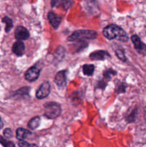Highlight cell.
<instances>
[{"mask_svg": "<svg viewBox=\"0 0 146 147\" xmlns=\"http://www.w3.org/2000/svg\"><path fill=\"white\" fill-rule=\"evenodd\" d=\"M103 35L108 40L116 39L121 42H127L129 37L126 32L116 24H109L103 29Z\"/></svg>", "mask_w": 146, "mask_h": 147, "instance_id": "1", "label": "cell"}, {"mask_svg": "<svg viewBox=\"0 0 146 147\" xmlns=\"http://www.w3.org/2000/svg\"><path fill=\"white\" fill-rule=\"evenodd\" d=\"M97 37V33L91 30H78L74 31L67 40L70 42H81L84 40H92Z\"/></svg>", "mask_w": 146, "mask_h": 147, "instance_id": "2", "label": "cell"}, {"mask_svg": "<svg viewBox=\"0 0 146 147\" xmlns=\"http://www.w3.org/2000/svg\"><path fill=\"white\" fill-rule=\"evenodd\" d=\"M44 116L47 119H54L58 117L62 111L61 106L56 102H48L44 105Z\"/></svg>", "mask_w": 146, "mask_h": 147, "instance_id": "3", "label": "cell"}, {"mask_svg": "<svg viewBox=\"0 0 146 147\" xmlns=\"http://www.w3.org/2000/svg\"><path fill=\"white\" fill-rule=\"evenodd\" d=\"M132 42L134 45V47L137 53L142 55H146V45L141 41L140 37L137 34H134L131 37Z\"/></svg>", "mask_w": 146, "mask_h": 147, "instance_id": "4", "label": "cell"}, {"mask_svg": "<svg viewBox=\"0 0 146 147\" xmlns=\"http://www.w3.org/2000/svg\"><path fill=\"white\" fill-rule=\"evenodd\" d=\"M51 86L48 81H45L40 86L36 93V97L38 99H43L47 97L50 93Z\"/></svg>", "mask_w": 146, "mask_h": 147, "instance_id": "5", "label": "cell"}, {"mask_svg": "<svg viewBox=\"0 0 146 147\" xmlns=\"http://www.w3.org/2000/svg\"><path fill=\"white\" fill-rule=\"evenodd\" d=\"M14 37L17 40H26L29 37V32L23 26H17L14 31Z\"/></svg>", "mask_w": 146, "mask_h": 147, "instance_id": "6", "label": "cell"}, {"mask_svg": "<svg viewBox=\"0 0 146 147\" xmlns=\"http://www.w3.org/2000/svg\"><path fill=\"white\" fill-rule=\"evenodd\" d=\"M40 70L35 66L31 67L26 71L24 77L29 82L35 81L40 76Z\"/></svg>", "mask_w": 146, "mask_h": 147, "instance_id": "7", "label": "cell"}, {"mask_svg": "<svg viewBox=\"0 0 146 147\" xmlns=\"http://www.w3.org/2000/svg\"><path fill=\"white\" fill-rule=\"evenodd\" d=\"M72 3V0H51L52 7L62 8L65 11L70 8Z\"/></svg>", "mask_w": 146, "mask_h": 147, "instance_id": "8", "label": "cell"}, {"mask_svg": "<svg viewBox=\"0 0 146 147\" xmlns=\"http://www.w3.org/2000/svg\"><path fill=\"white\" fill-rule=\"evenodd\" d=\"M110 55L108 52L104 50H98L92 52L90 55V58L92 60H104L107 57H110Z\"/></svg>", "mask_w": 146, "mask_h": 147, "instance_id": "9", "label": "cell"}, {"mask_svg": "<svg viewBox=\"0 0 146 147\" xmlns=\"http://www.w3.org/2000/svg\"><path fill=\"white\" fill-rule=\"evenodd\" d=\"M47 17H48L49 22H50V23L51 24V25L52 26L54 29L58 28L59 25H60V23H61L62 18L60 16L56 14L55 13H54L53 11H50V12L48 13Z\"/></svg>", "mask_w": 146, "mask_h": 147, "instance_id": "10", "label": "cell"}, {"mask_svg": "<svg viewBox=\"0 0 146 147\" xmlns=\"http://www.w3.org/2000/svg\"><path fill=\"white\" fill-rule=\"evenodd\" d=\"M54 82L60 87H64L67 83V78H66L65 70H61L57 73L54 78Z\"/></svg>", "mask_w": 146, "mask_h": 147, "instance_id": "11", "label": "cell"}, {"mask_svg": "<svg viewBox=\"0 0 146 147\" xmlns=\"http://www.w3.org/2000/svg\"><path fill=\"white\" fill-rule=\"evenodd\" d=\"M11 50H12L13 53H14L16 55L21 56L24 53L25 46H24V44L22 41L18 40L13 44Z\"/></svg>", "mask_w": 146, "mask_h": 147, "instance_id": "12", "label": "cell"}, {"mask_svg": "<svg viewBox=\"0 0 146 147\" xmlns=\"http://www.w3.org/2000/svg\"><path fill=\"white\" fill-rule=\"evenodd\" d=\"M31 134V132L24 128H18L16 131V137L18 140H24Z\"/></svg>", "mask_w": 146, "mask_h": 147, "instance_id": "13", "label": "cell"}, {"mask_svg": "<svg viewBox=\"0 0 146 147\" xmlns=\"http://www.w3.org/2000/svg\"><path fill=\"white\" fill-rule=\"evenodd\" d=\"M1 22L4 24H5V32L8 33L9 32L11 31V30L13 27V21L10 17L7 16H4L1 19Z\"/></svg>", "mask_w": 146, "mask_h": 147, "instance_id": "14", "label": "cell"}, {"mask_svg": "<svg viewBox=\"0 0 146 147\" xmlns=\"http://www.w3.org/2000/svg\"><path fill=\"white\" fill-rule=\"evenodd\" d=\"M41 119L40 116H35L32 118L28 123V127L31 129H36L40 124Z\"/></svg>", "mask_w": 146, "mask_h": 147, "instance_id": "15", "label": "cell"}, {"mask_svg": "<svg viewBox=\"0 0 146 147\" xmlns=\"http://www.w3.org/2000/svg\"><path fill=\"white\" fill-rule=\"evenodd\" d=\"M94 71V66L92 64H86L84 65L82 67L83 74L85 76H90L93 74Z\"/></svg>", "mask_w": 146, "mask_h": 147, "instance_id": "16", "label": "cell"}, {"mask_svg": "<svg viewBox=\"0 0 146 147\" xmlns=\"http://www.w3.org/2000/svg\"><path fill=\"white\" fill-rule=\"evenodd\" d=\"M117 74V72L115 70H114L113 69H107V70H104L103 72V77L106 80H110L113 76H115Z\"/></svg>", "mask_w": 146, "mask_h": 147, "instance_id": "17", "label": "cell"}, {"mask_svg": "<svg viewBox=\"0 0 146 147\" xmlns=\"http://www.w3.org/2000/svg\"><path fill=\"white\" fill-rule=\"evenodd\" d=\"M0 144L4 147H15V144L11 141L7 140L6 138L0 136Z\"/></svg>", "mask_w": 146, "mask_h": 147, "instance_id": "18", "label": "cell"}, {"mask_svg": "<svg viewBox=\"0 0 146 147\" xmlns=\"http://www.w3.org/2000/svg\"><path fill=\"white\" fill-rule=\"evenodd\" d=\"M29 87H22L21 88L18 89L17 90H16V92L14 93V96H23L24 95L28 94L29 91Z\"/></svg>", "mask_w": 146, "mask_h": 147, "instance_id": "19", "label": "cell"}, {"mask_svg": "<svg viewBox=\"0 0 146 147\" xmlns=\"http://www.w3.org/2000/svg\"><path fill=\"white\" fill-rule=\"evenodd\" d=\"M115 54L117 55V57L120 59V60L123 62H125L127 60V58L125 57V52L123 49H117L115 50Z\"/></svg>", "mask_w": 146, "mask_h": 147, "instance_id": "20", "label": "cell"}, {"mask_svg": "<svg viewBox=\"0 0 146 147\" xmlns=\"http://www.w3.org/2000/svg\"><path fill=\"white\" fill-rule=\"evenodd\" d=\"M3 134L6 139H10V138L13 137L12 130L10 128H7V129H4V131H3Z\"/></svg>", "mask_w": 146, "mask_h": 147, "instance_id": "21", "label": "cell"}, {"mask_svg": "<svg viewBox=\"0 0 146 147\" xmlns=\"http://www.w3.org/2000/svg\"><path fill=\"white\" fill-rule=\"evenodd\" d=\"M18 145L19 147H38L36 144H30L24 140H19Z\"/></svg>", "mask_w": 146, "mask_h": 147, "instance_id": "22", "label": "cell"}, {"mask_svg": "<svg viewBox=\"0 0 146 147\" xmlns=\"http://www.w3.org/2000/svg\"><path fill=\"white\" fill-rule=\"evenodd\" d=\"M115 91L118 93L125 92V86L124 83H120V84H117V87L115 88Z\"/></svg>", "mask_w": 146, "mask_h": 147, "instance_id": "23", "label": "cell"}, {"mask_svg": "<svg viewBox=\"0 0 146 147\" xmlns=\"http://www.w3.org/2000/svg\"><path fill=\"white\" fill-rule=\"evenodd\" d=\"M137 115V109H135L133 112L131 113V114L127 118V120L129 123H132V122L135 121V116Z\"/></svg>", "mask_w": 146, "mask_h": 147, "instance_id": "24", "label": "cell"}, {"mask_svg": "<svg viewBox=\"0 0 146 147\" xmlns=\"http://www.w3.org/2000/svg\"><path fill=\"white\" fill-rule=\"evenodd\" d=\"M106 86H107V83H106L104 80H101V81H100L98 83H97V88L104 89V88H105Z\"/></svg>", "mask_w": 146, "mask_h": 147, "instance_id": "25", "label": "cell"}, {"mask_svg": "<svg viewBox=\"0 0 146 147\" xmlns=\"http://www.w3.org/2000/svg\"><path fill=\"white\" fill-rule=\"evenodd\" d=\"M3 127H4V123H3L1 116H0V130H1V129H3Z\"/></svg>", "mask_w": 146, "mask_h": 147, "instance_id": "26", "label": "cell"}, {"mask_svg": "<svg viewBox=\"0 0 146 147\" xmlns=\"http://www.w3.org/2000/svg\"><path fill=\"white\" fill-rule=\"evenodd\" d=\"M0 29H1V28H0Z\"/></svg>", "mask_w": 146, "mask_h": 147, "instance_id": "27", "label": "cell"}]
</instances>
